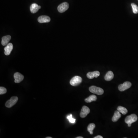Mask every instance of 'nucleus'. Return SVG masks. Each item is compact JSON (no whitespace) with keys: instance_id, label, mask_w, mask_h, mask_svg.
<instances>
[{"instance_id":"nucleus-1","label":"nucleus","mask_w":138,"mask_h":138,"mask_svg":"<svg viewBox=\"0 0 138 138\" xmlns=\"http://www.w3.org/2000/svg\"><path fill=\"white\" fill-rule=\"evenodd\" d=\"M137 116L136 114H132L131 115H129L125 118V123L128 124V126L130 127L131 126L132 123L136 122V121H137Z\"/></svg>"},{"instance_id":"nucleus-21","label":"nucleus","mask_w":138,"mask_h":138,"mask_svg":"<svg viewBox=\"0 0 138 138\" xmlns=\"http://www.w3.org/2000/svg\"><path fill=\"white\" fill-rule=\"evenodd\" d=\"M7 92V90L6 88L3 87H0V95L5 94Z\"/></svg>"},{"instance_id":"nucleus-22","label":"nucleus","mask_w":138,"mask_h":138,"mask_svg":"<svg viewBox=\"0 0 138 138\" xmlns=\"http://www.w3.org/2000/svg\"><path fill=\"white\" fill-rule=\"evenodd\" d=\"M94 138H103V137L101 136H97L94 137Z\"/></svg>"},{"instance_id":"nucleus-8","label":"nucleus","mask_w":138,"mask_h":138,"mask_svg":"<svg viewBox=\"0 0 138 138\" xmlns=\"http://www.w3.org/2000/svg\"><path fill=\"white\" fill-rule=\"evenodd\" d=\"M14 78L15 79V82L16 83H19L24 80V76L20 73L17 72L14 75Z\"/></svg>"},{"instance_id":"nucleus-16","label":"nucleus","mask_w":138,"mask_h":138,"mask_svg":"<svg viewBox=\"0 0 138 138\" xmlns=\"http://www.w3.org/2000/svg\"><path fill=\"white\" fill-rule=\"evenodd\" d=\"M97 99V97L95 95H91L89 96V97H87L85 99V102L87 103H91L94 101H96Z\"/></svg>"},{"instance_id":"nucleus-3","label":"nucleus","mask_w":138,"mask_h":138,"mask_svg":"<svg viewBox=\"0 0 138 138\" xmlns=\"http://www.w3.org/2000/svg\"><path fill=\"white\" fill-rule=\"evenodd\" d=\"M89 90L92 93L97 95H101L103 94L104 90L102 88L99 87L95 86H92L89 88Z\"/></svg>"},{"instance_id":"nucleus-25","label":"nucleus","mask_w":138,"mask_h":138,"mask_svg":"<svg viewBox=\"0 0 138 138\" xmlns=\"http://www.w3.org/2000/svg\"></svg>"},{"instance_id":"nucleus-13","label":"nucleus","mask_w":138,"mask_h":138,"mask_svg":"<svg viewBox=\"0 0 138 138\" xmlns=\"http://www.w3.org/2000/svg\"><path fill=\"white\" fill-rule=\"evenodd\" d=\"M11 39V37L10 35H7L3 36L2 38V45L4 46L7 45Z\"/></svg>"},{"instance_id":"nucleus-11","label":"nucleus","mask_w":138,"mask_h":138,"mask_svg":"<svg viewBox=\"0 0 138 138\" xmlns=\"http://www.w3.org/2000/svg\"><path fill=\"white\" fill-rule=\"evenodd\" d=\"M41 6H39L36 3H33L30 7L31 12L33 14H35L40 9H41Z\"/></svg>"},{"instance_id":"nucleus-7","label":"nucleus","mask_w":138,"mask_h":138,"mask_svg":"<svg viewBox=\"0 0 138 138\" xmlns=\"http://www.w3.org/2000/svg\"><path fill=\"white\" fill-rule=\"evenodd\" d=\"M69 7V5L68 3L66 2H64L59 5L58 10L60 13H63L68 9Z\"/></svg>"},{"instance_id":"nucleus-2","label":"nucleus","mask_w":138,"mask_h":138,"mask_svg":"<svg viewBox=\"0 0 138 138\" xmlns=\"http://www.w3.org/2000/svg\"><path fill=\"white\" fill-rule=\"evenodd\" d=\"M82 78L78 76H74L71 79L70 82V84L71 86H76L79 85L82 82Z\"/></svg>"},{"instance_id":"nucleus-23","label":"nucleus","mask_w":138,"mask_h":138,"mask_svg":"<svg viewBox=\"0 0 138 138\" xmlns=\"http://www.w3.org/2000/svg\"><path fill=\"white\" fill-rule=\"evenodd\" d=\"M76 138H83V137H82L79 136L78 137H76Z\"/></svg>"},{"instance_id":"nucleus-17","label":"nucleus","mask_w":138,"mask_h":138,"mask_svg":"<svg viewBox=\"0 0 138 138\" xmlns=\"http://www.w3.org/2000/svg\"><path fill=\"white\" fill-rule=\"evenodd\" d=\"M118 111L122 113V114L125 115L128 112L126 108L122 106H119L117 108Z\"/></svg>"},{"instance_id":"nucleus-20","label":"nucleus","mask_w":138,"mask_h":138,"mask_svg":"<svg viewBox=\"0 0 138 138\" xmlns=\"http://www.w3.org/2000/svg\"><path fill=\"white\" fill-rule=\"evenodd\" d=\"M67 119L69 121L70 123H72V124H74L75 123L76 119L73 118L72 115L70 114L67 116Z\"/></svg>"},{"instance_id":"nucleus-18","label":"nucleus","mask_w":138,"mask_h":138,"mask_svg":"<svg viewBox=\"0 0 138 138\" xmlns=\"http://www.w3.org/2000/svg\"><path fill=\"white\" fill-rule=\"evenodd\" d=\"M95 127H96V125L95 124L93 123L89 124L87 127V131L89 132L91 135L93 134V130L94 129Z\"/></svg>"},{"instance_id":"nucleus-12","label":"nucleus","mask_w":138,"mask_h":138,"mask_svg":"<svg viewBox=\"0 0 138 138\" xmlns=\"http://www.w3.org/2000/svg\"><path fill=\"white\" fill-rule=\"evenodd\" d=\"M100 75V73L99 71H94L93 72H90L87 73V76L89 79H92L94 78H97Z\"/></svg>"},{"instance_id":"nucleus-6","label":"nucleus","mask_w":138,"mask_h":138,"mask_svg":"<svg viewBox=\"0 0 138 138\" xmlns=\"http://www.w3.org/2000/svg\"><path fill=\"white\" fill-rule=\"evenodd\" d=\"M90 112V109L87 106H84L82 108V110L80 113L81 117L84 118L87 116Z\"/></svg>"},{"instance_id":"nucleus-10","label":"nucleus","mask_w":138,"mask_h":138,"mask_svg":"<svg viewBox=\"0 0 138 138\" xmlns=\"http://www.w3.org/2000/svg\"><path fill=\"white\" fill-rule=\"evenodd\" d=\"M13 45L12 44V43H8L4 48L5 54L7 56L9 55L12 50H13Z\"/></svg>"},{"instance_id":"nucleus-15","label":"nucleus","mask_w":138,"mask_h":138,"mask_svg":"<svg viewBox=\"0 0 138 138\" xmlns=\"http://www.w3.org/2000/svg\"><path fill=\"white\" fill-rule=\"evenodd\" d=\"M121 117V115L120 113V112L118 111H115L112 118V120L113 122H116Z\"/></svg>"},{"instance_id":"nucleus-24","label":"nucleus","mask_w":138,"mask_h":138,"mask_svg":"<svg viewBox=\"0 0 138 138\" xmlns=\"http://www.w3.org/2000/svg\"><path fill=\"white\" fill-rule=\"evenodd\" d=\"M46 138H52V137H46Z\"/></svg>"},{"instance_id":"nucleus-9","label":"nucleus","mask_w":138,"mask_h":138,"mask_svg":"<svg viewBox=\"0 0 138 138\" xmlns=\"http://www.w3.org/2000/svg\"><path fill=\"white\" fill-rule=\"evenodd\" d=\"M38 21L40 23H48L50 21V18L46 15H42L38 17Z\"/></svg>"},{"instance_id":"nucleus-5","label":"nucleus","mask_w":138,"mask_h":138,"mask_svg":"<svg viewBox=\"0 0 138 138\" xmlns=\"http://www.w3.org/2000/svg\"><path fill=\"white\" fill-rule=\"evenodd\" d=\"M132 84L130 82H125L123 84L120 85L118 87V89L120 91H124L130 88Z\"/></svg>"},{"instance_id":"nucleus-4","label":"nucleus","mask_w":138,"mask_h":138,"mask_svg":"<svg viewBox=\"0 0 138 138\" xmlns=\"http://www.w3.org/2000/svg\"><path fill=\"white\" fill-rule=\"evenodd\" d=\"M18 98L17 97L13 96L11 97L10 99L7 101L5 103V106L7 108H10L17 103Z\"/></svg>"},{"instance_id":"nucleus-14","label":"nucleus","mask_w":138,"mask_h":138,"mask_svg":"<svg viewBox=\"0 0 138 138\" xmlns=\"http://www.w3.org/2000/svg\"><path fill=\"white\" fill-rule=\"evenodd\" d=\"M113 77L114 75L113 72L112 71H109L104 76V79L107 81H110L112 80Z\"/></svg>"},{"instance_id":"nucleus-19","label":"nucleus","mask_w":138,"mask_h":138,"mask_svg":"<svg viewBox=\"0 0 138 138\" xmlns=\"http://www.w3.org/2000/svg\"><path fill=\"white\" fill-rule=\"evenodd\" d=\"M131 6L132 7V10L134 14H137L138 13V7L135 3H131Z\"/></svg>"}]
</instances>
